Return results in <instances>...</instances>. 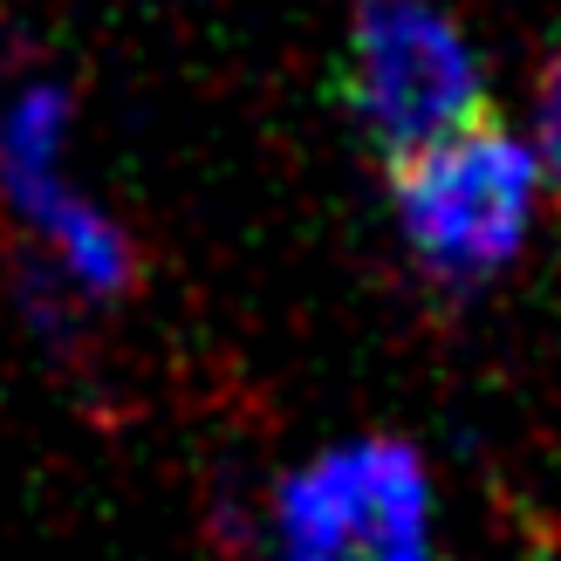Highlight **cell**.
<instances>
[{
	"instance_id": "obj_1",
	"label": "cell",
	"mask_w": 561,
	"mask_h": 561,
	"mask_svg": "<svg viewBox=\"0 0 561 561\" xmlns=\"http://www.w3.org/2000/svg\"><path fill=\"white\" fill-rule=\"evenodd\" d=\"M335 90L390 172L493 117L466 35L432 0H363Z\"/></svg>"
},
{
	"instance_id": "obj_2",
	"label": "cell",
	"mask_w": 561,
	"mask_h": 561,
	"mask_svg": "<svg viewBox=\"0 0 561 561\" xmlns=\"http://www.w3.org/2000/svg\"><path fill=\"white\" fill-rule=\"evenodd\" d=\"M390 185H398V219L411 247L438 280H486L520 254L527 213H535V158L493 117L398 164Z\"/></svg>"
},
{
	"instance_id": "obj_3",
	"label": "cell",
	"mask_w": 561,
	"mask_h": 561,
	"mask_svg": "<svg viewBox=\"0 0 561 561\" xmlns=\"http://www.w3.org/2000/svg\"><path fill=\"white\" fill-rule=\"evenodd\" d=\"M288 561H432V486L411 445H343L280 486Z\"/></svg>"
},
{
	"instance_id": "obj_4",
	"label": "cell",
	"mask_w": 561,
	"mask_h": 561,
	"mask_svg": "<svg viewBox=\"0 0 561 561\" xmlns=\"http://www.w3.org/2000/svg\"><path fill=\"white\" fill-rule=\"evenodd\" d=\"M62 124H69V103L55 90H21L14 110L0 117V185L8 199L48 227L55 213L69 206L62 192Z\"/></svg>"
},
{
	"instance_id": "obj_5",
	"label": "cell",
	"mask_w": 561,
	"mask_h": 561,
	"mask_svg": "<svg viewBox=\"0 0 561 561\" xmlns=\"http://www.w3.org/2000/svg\"><path fill=\"white\" fill-rule=\"evenodd\" d=\"M541 164H548L554 185H561V48H554L548 76H541Z\"/></svg>"
}]
</instances>
